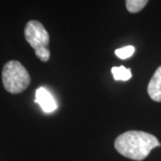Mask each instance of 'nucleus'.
I'll return each instance as SVG.
<instances>
[{"mask_svg":"<svg viewBox=\"0 0 161 161\" xmlns=\"http://www.w3.org/2000/svg\"><path fill=\"white\" fill-rule=\"evenodd\" d=\"M160 146L154 135L142 131H129L120 134L115 141V149L121 155L132 160L145 159L150 151Z\"/></svg>","mask_w":161,"mask_h":161,"instance_id":"obj_1","label":"nucleus"},{"mask_svg":"<svg viewBox=\"0 0 161 161\" xmlns=\"http://www.w3.org/2000/svg\"><path fill=\"white\" fill-rule=\"evenodd\" d=\"M134 47L126 46L124 47L118 48L115 51V56L120 59H126L128 58H131L133 53H134Z\"/></svg>","mask_w":161,"mask_h":161,"instance_id":"obj_8","label":"nucleus"},{"mask_svg":"<svg viewBox=\"0 0 161 161\" xmlns=\"http://www.w3.org/2000/svg\"><path fill=\"white\" fill-rule=\"evenodd\" d=\"M148 94L152 100L161 102V65L156 70L148 85Z\"/></svg>","mask_w":161,"mask_h":161,"instance_id":"obj_5","label":"nucleus"},{"mask_svg":"<svg viewBox=\"0 0 161 161\" xmlns=\"http://www.w3.org/2000/svg\"><path fill=\"white\" fill-rule=\"evenodd\" d=\"M111 72L115 80H128L132 78L131 69L125 68L124 65H121L118 67L114 66L112 67Z\"/></svg>","mask_w":161,"mask_h":161,"instance_id":"obj_6","label":"nucleus"},{"mask_svg":"<svg viewBox=\"0 0 161 161\" xmlns=\"http://www.w3.org/2000/svg\"><path fill=\"white\" fill-rule=\"evenodd\" d=\"M2 81L7 92L12 94H18L29 86L31 77L22 64L12 60L6 63L3 68Z\"/></svg>","mask_w":161,"mask_h":161,"instance_id":"obj_2","label":"nucleus"},{"mask_svg":"<svg viewBox=\"0 0 161 161\" xmlns=\"http://www.w3.org/2000/svg\"><path fill=\"white\" fill-rule=\"evenodd\" d=\"M149 0H125L126 9L130 13H138L142 10Z\"/></svg>","mask_w":161,"mask_h":161,"instance_id":"obj_7","label":"nucleus"},{"mask_svg":"<svg viewBox=\"0 0 161 161\" xmlns=\"http://www.w3.org/2000/svg\"><path fill=\"white\" fill-rule=\"evenodd\" d=\"M36 103L40 106L41 109L45 113H52L58 108V104L53 98L50 92L47 89L40 87L36 91Z\"/></svg>","mask_w":161,"mask_h":161,"instance_id":"obj_4","label":"nucleus"},{"mask_svg":"<svg viewBox=\"0 0 161 161\" xmlns=\"http://www.w3.org/2000/svg\"><path fill=\"white\" fill-rule=\"evenodd\" d=\"M24 37L32 48L35 55L42 62H47L50 58L48 49L49 35L44 26L38 21H30L24 29Z\"/></svg>","mask_w":161,"mask_h":161,"instance_id":"obj_3","label":"nucleus"}]
</instances>
